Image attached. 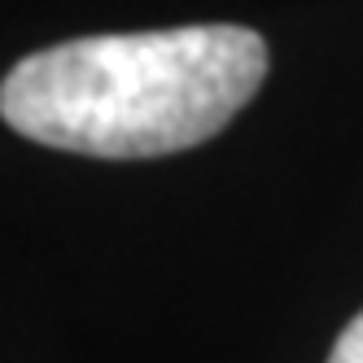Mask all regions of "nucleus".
I'll return each mask as SVG.
<instances>
[{
	"instance_id": "nucleus-2",
	"label": "nucleus",
	"mask_w": 363,
	"mask_h": 363,
	"mask_svg": "<svg viewBox=\"0 0 363 363\" xmlns=\"http://www.w3.org/2000/svg\"><path fill=\"white\" fill-rule=\"evenodd\" d=\"M328 363H363V311L342 328V337H337V346H333Z\"/></svg>"
},
{
	"instance_id": "nucleus-1",
	"label": "nucleus",
	"mask_w": 363,
	"mask_h": 363,
	"mask_svg": "<svg viewBox=\"0 0 363 363\" xmlns=\"http://www.w3.org/2000/svg\"><path fill=\"white\" fill-rule=\"evenodd\" d=\"M267 74L250 27L84 35L22 57L0 84L18 136L92 158H162L232 123Z\"/></svg>"
}]
</instances>
